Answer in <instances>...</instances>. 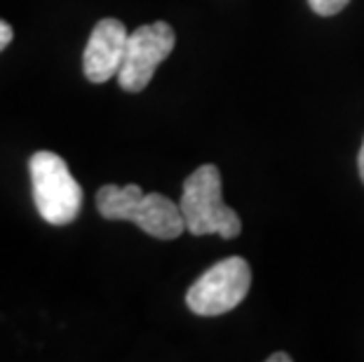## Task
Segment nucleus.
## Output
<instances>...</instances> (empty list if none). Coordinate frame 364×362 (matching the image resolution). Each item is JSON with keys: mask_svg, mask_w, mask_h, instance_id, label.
I'll return each mask as SVG.
<instances>
[{"mask_svg": "<svg viewBox=\"0 0 364 362\" xmlns=\"http://www.w3.org/2000/svg\"><path fill=\"white\" fill-rule=\"evenodd\" d=\"M97 210L108 221H132L158 240H176L183 235L186 221L179 203L162 193H146L136 183H106L97 193Z\"/></svg>", "mask_w": 364, "mask_h": 362, "instance_id": "1", "label": "nucleus"}, {"mask_svg": "<svg viewBox=\"0 0 364 362\" xmlns=\"http://www.w3.org/2000/svg\"><path fill=\"white\" fill-rule=\"evenodd\" d=\"M186 230L193 235L235 238L242 230L237 212L226 207L221 191V172L216 165H203L183 181L179 200Z\"/></svg>", "mask_w": 364, "mask_h": 362, "instance_id": "2", "label": "nucleus"}, {"mask_svg": "<svg viewBox=\"0 0 364 362\" xmlns=\"http://www.w3.org/2000/svg\"><path fill=\"white\" fill-rule=\"evenodd\" d=\"M31 191L43 221L66 226L80 214L82 188L68 169L66 160L52 151H38L28 160Z\"/></svg>", "mask_w": 364, "mask_h": 362, "instance_id": "3", "label": "nucleus"}, {"mask_svg": "<svg viewBox=\"0 0 364 362\" xmlns=\"http://www.w3.org/2000/svg\"><path fill=\"white\" fill-rule=\"evenodd\" d=\"M252 287V268L242 257H228L214 264L191 284L186 306L191 313L214 318L233 311L245 302Z\"/></svg>", "mask_w": 364, "mask_h": 362, "instance_id": "4", "label": "nucleus"}, {"mask_svg": "<svg viewBox=\"0 0 364 362\" xmlns=\"http://www.w3.org/2000/svg\"><path fill=\"white\" fill-rule=\"evenodd\" d=\"M176 33L167 21L139 26L127 38V50L118 71V82L125 92H141L151 82L156 68L172 55Z\"/></svg>", "mask_w": 364, "mask_h": 362, "instance_id": "5", "label": "nucleus"}, {"mask_svg": "<svg viewBox=\"0 0 364 362\" xmlns=\"http://www.w3.org/2000/svg\"><path fill=\"white\" fill-rule=\"evenodd\" d=\"M127 28L118 19H102L92 28L90 41L85 45L82 71L90 82H106L118 75L127 50Z\"/></svg>", "mask_w": 364, "mask_h": 362, "instance_id": "6", "label": "nucleus"}, {"mask_svg": "<svg viewBox=\"0 0 364 362\" xmlns=\"http://www.w3.org/2000/svg\"><path fill=\"white\" fill-rule=\"evenodd\" d=\"M348 3H350V0H308L313 12L320 14V17H334V14H338Z\"/></svg>", "mask_w": 364, "mask_h": 362, "instance_id": "7", "label": "nucleus"}, {"mask_svg": "<svg viewBox=\"0 0 364 362\" xmlns=\"http://www.w3.org/2000/svg\"><path fill=\"white\" fill-rule=\"evenodd\" d=\"M12 36H14V31H12V26L7 24V21H3L0 19V52H3L7 45L12 43Z\"/></svg>", "mask_w": 364, "mask_h": 362, "instance_id": "8", "label": "nucleus"}, {"mask_svg": "<svg viewBox=\"0 0 364 362\" xmlns=\"http://www.w3.org/2000/svg\"><path fill=\"white\" fill-rule=\"evenodd\" d=\"M268 362H291V356L289 353H273V356L266 358Z\"/></svg>", "mask_w": 364, "mask_h": 362, "instance_id": "9", "label": "nucleus"}, {"mask_svg": "<svg viewBox=\"0 0 364 362\" xmlns=\"http://www.w3.org/2000/svg\"><path fill=\"white\" fill-rule=\"evenodd\" d=\"M358 169H360V179L364 183V142H362V149H360V156H358Z\"/></svg>", "mask_w": 364, "mask_h": 362, "instance_id": "10", "label": "nucleus"}]
</instances>
